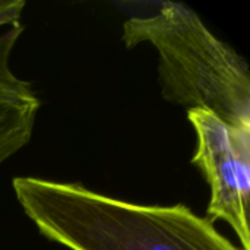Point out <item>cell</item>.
Here are the masks:
<instances>
[{"label": "cell", "instance_id": "obj_4", "mask_svg": "<svg viewBox=\"0 0 250 250\" xmlns=\"http://www.w3.org/2000/svg\"><path fill=\"white\" fill-rule=\"evenodd\" d=\"M23 7V0H0V166L29 144L41 107L31 82L12 67Z\"/></svg>", "mask_w": 250, "mask_h": 250}, {"label": "cell", "instance_id": "obj_2", "mask_svg": "<svg viewBox=\"0 0 250 250\" xmlns=\"http://www.w3.org/2000/svg\"><path fill=\"white\" fill-rule=\"evenodd\" d=\"M127 48L148 42L158 54L163 97L205 110L231 126H250V75L246 60L217 38L183 3L164 1L158 12L125 21Z\"/></svg>", "mask_w": 250, "mask_h": 250}, {"label": "cell", "instance_id": "obj_3", "mask_svg": "<svg viewBox=\"0 0 250 250\" xmlns=\"http://www.w3.org/2000/svg\"><path fill=\"white\" fill-rule=\"evenodd\" d=\"M196 133L192 164L211 189L207 220L226 221L250 250V126H231L205 110L188 111Z\"/></svg>", "mask_w": 250, "mask_h": 250}, {"label": "cell", "instance_id": "obj_1", "mask_svg": "<svg viewBox=\"0 0 250 250\" xmlns=\"http://www.w3.org/2000/svg\"><path fill=\"white\" fill-rule=\"evenodd\" d=\"M12 188L40 234L69 250H242L182 204L139 205L31 176Z\"/></svg>", "mask_w": 250, "mask_h": 250}]
</instances>
